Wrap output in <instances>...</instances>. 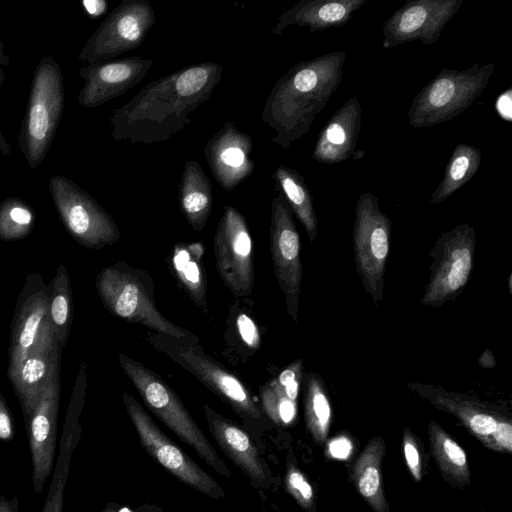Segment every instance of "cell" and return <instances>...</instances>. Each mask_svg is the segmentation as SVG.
<instances>
[{"label":"cell","mask_w":512,"mask_h":512,"mask_svg":"<svg viewBox=\"0 0 512 512\" xmlns=\"http://www.w3.org/2000/svg\"><path fill=\"white\" fill-rule=\"evenodd\" d=\"M511 279H512V275L510 274V276H509V280H508V283H509V284H508V286H509V291H510V293H512V288H511Z\"/></svg>","instance_id":"48"},{"label":"cell","mask_w":512,"mask_h":512,"mask_svg":"<svg viewBox=\"0 0 512 512\" xmlns=\"http://www.w3.org/2000/svg\"><path fill=\"white\" fill-rule=\"evenodd\" d=\"M139 512H163L162 508L157 504L144 505L139 508Z\"/></svg>","instance_id":"46"},{"label":"cell","mask_w":512,"mask_h":512,"mask_svg":"<svg viewBox=\"0 0 512 512\" xmlns=\"http://www.w3.org/2000/svg\"><path fill=\"white\" fill-rule=\"evenodd\" d=\"M120 365L146 406L184 443L217 473L230 477L231 472L173 389L141 363L119 354Z\"/></svg>","instance_id":"5"},{"label":"cell","mask_w":512,"mask_h":512,"mask_svg":"<svg viewBox=\"0 0 512 512\" xmlns=\"http://www.w3.org/2000/svg\"><path fill=\"white\" fill-rule=\"evenodd\" d=\"M122 398L140 443L155 461L191 488L215 499L224 498L225 493L214 478L167 437L132 396L124 393Z\"/></svg>","instance_id":"12"},{"label":"cell","mask_w":512,"mask_h":512,"mask_svg":"<svg viewBox=\"0 0 512 512\" xmlns=\"http://www.w3.org/2000/svg\"><path fill=\"white\" fill-rule=\"evenodd\" d=\"M481 150L467 143H459L453 149L445 166L443 177L432 193L429 202L439 204L469 182L480 168Z\"/></svg>","instance_id":"32"},{"label":"cell","mask_w":512,"mask_h":512,"mask_svg":"<svg viewBox=\"0 0 512 512\" xmlns=\"http://www.w3.org/2000/svg\"><path fill=\"white\" fill-rule=\"evenodd\" d=\"M270 249L287 312L297 322L303 276L300 237L288 205L280 194L271 202Z\"/></svg>","instance_id":"14"},{"label":"cell","mask_w":512,"mask_h":512,"mask_svg":"<svg viewBox=\"0 0 512 512\" xmlns=\"http://www.w3.org/2000/svg\"><path fill=\"white\" fill-rule=\"evenodd\" d=\"M204 247L199 242L177 243L172 254L173 271L194 303L207 308V281L203 263Z\"/></svg>","instance_id":"31"},{"label":"cell","mask_w":512,"mask_h":512,"mask_svg":"<svg viewBox=\"0 0 512 512\" xmlns=\"http://www.w3.org/2000/svg\"><path fill=\"white\" fill-rule=\"evenodd\" d=\"M210 433L227 457L237 465L256 486L267 487L269 477L256 447L249 436L235 423L204 406Z\"/></svg>","instance_id":"25"},{"label":"cell","mask_w":512,"mask_h":512,"mask_svg":"<svg viewBox=\"0 0 512 512\" xmlns=\"http://www.w3.org/2000/svg\"><path fill=\"white\" fill-rule=\"evenodd\" d=\"M345 51H332L291 66L267 95L262 120L275 130L272 141L289 149L307 134L343 77Z\"/></svg>","instance_id":"2"},{"label":"cell","mask_w":512,"mask_h":512,"mask_svg":"<svg viewBox=\"0 0 512 512\" xmlns=\"http://www.w3.org/2000/svg\"><path fill=\"white\" fill-rule=\"evenodd\" d=\"M366 2L367 0H300L278 16L270 33L283 35V30L292 25L308 27L310 33L340 27Z\"/></svg>","instance_id":"24"},{"label":"cell","mask_w":512,"mask_h":512,"mask_svg":"<svg viewBox=\"0 0 512 512\" xmlns=\"http://www.w3.org/2000/svg\"><path fill=\"white\" fill-rule=\"evenodd\" d=\"M61 356L62 352L46 315L33 346L11 382L24 420L36 406L45 386L60 370Z\"/></svg>","instance_id":"19"},{"label":"cell","mask_w":512,"mask_h":512,"mask_svg":"<svg viewBox=\"0 0 512 512\" xmlns=\"http://www.w3.org/2000/svg\"><path fill=\"white\" fill-rule=\"evenodd\" d=\"M15 436V427L11 411L0 394V440L11 441Z\"/></svg>","instance_id":"39"},{"label":"cell","mask_w":512,"mask_h":512,"mask_svg":"<svg viewBox=\"0 0 512 512\" xmlns=\"http://www.w3.org/2000/svg\"><path fill=\"white\" fill-rule=\"evenodd\" d=\"M180 209L195 231H201L213 206L211 182L198 161L188 159L178 186Z\"/></svg>","instance_id":"28"},{"label":"cell","mask_w":512,"mask_h":512,"mask_svg":"<svg viewBox=\"0 0 512 512\" xmlns=\"http://www.w3.org/2000/svg\"><path fill=\"white\" fill-rule=\"evenodd\" d=\"M253 141L233 121L225 122L207 141L204 156L217 183L227 192L248 179L255 169Z\"/></svg>","instance_id":"20"},{"label":"cell","mask_w":512,"mask_h":512,"mask_svg":"<svg viewBox=\"0 0 512 512\" xmlns=\"http://www.w3.org/2000/svg\"><path fill=\"white\" fill-rule=\"evenodd\" d=\"M102 512H118L114 503L108 504Z\"/></svg>","instance_id":"47"},{"label":"cell","mask_w":512,"mask_h":512,"mask_svg":"<svg viewBox=\"0 0 512 512\" xmlns=\"http://www.w3.org/2000/svg\"><path fill=\"white\" fill-rule=\"evenodd\" d=\"M0 512H20L18 497L0 496Z\"/></svg>","instance_id":"43"},{"label":"cell","mask_w":512,"mask_h":512,"mask_svg":"<svg viewBox=\"0 0 512 512\" xmlns=\"http://www.w3.org/2000/svg\"><path fill=\"white\" fill-rule=\"evenodd\" d=\"M149 277L124 262L103 268L95 285L105 308L130 323H138L162 334L187 338L189 333L174 325L157 309Z\"/></svg>","instance_id":"6"},{"label":"cell","mask_w":512,"mask_h":512,"mask_svg":"<svg viewBox=\"0 0 512 512\" xmlns=\"http://www.w3.org/2000/svg\"><path fill=\"white\" fill-rule=\"evenodd\" d=\"M47 310V285L39 273H29L18 295L11 321L7 369L10 382L33 346Z\"/></svg>","instance_id":"17"},{"label":"cell","mask_w":512,"mask_h":512,"mask_svg":"<svg viewBox=\"0 0 512 512\" xmlns=\"http://www.w3.org/2000/svg\"><path fill=\"white\" fill-rule=\"evenodd\" d=\"M391 228L392 222L381 210L379 198L372 192L362 193L355 207L353 250L361 283L376 307L383 301Z\"/></svg>","instance_id":"7"},{"label":"cell","mask_w":512,"mask_h":512,"mask_svg":"<svg viewBox=\"0 0 512 512\" xmlns=\"http://www.w3.org/2000/svg\"><path fill=\"white\" fill-rule=\"evenodd\" d=\"M408 386L437 409L455 416L486 448L511 453L512 422L496 406L443 388L420 383Z\"/></svg>","instance_id":"11"},{"label":"cell","mask_w":512,"mask_h":512,"mask_svg":"<svg viewBox=\"0 0 512 512\" xmlns=\"http://www.w3.org/2000/svg\"><path fill=\"white\" fill-rule=\"evenodd\" d=\"M271 179L292 212L301 222L313 242L318 233V220L313 204V197L304 178L294 169L279 165Z\"/></svg>","instance_id":"30"},{"label":"cell","mask_w":512,"mask_h":512,"mask_svg":"<svg viewBox=\"0 0 512 512\" xmlns=\"http://www.w3.org/2000/svg\"><path fill=\"white\" fill-rule=\"evenodd\" d=\"M476 246L475 230L460 224L442 233L430 251V275L421 303L441 307L454 300L471 276Z\"/></svg>","instance_id":"9"},{"label":"cell","mask_w":512,"mask_h":512,"mask_svg":"<svg viewBox=\"0 0 512 512\" xmlns=\"http://www.w3.org/2000/svg\"><path fill=\"white\" fill-rule=\"evenodd\" d=\"M350 443L346 439H335L331 442L330 451L334 457L345 458L350 452Z\"/></svg>","instance_id":"42"},{"label":"cell","mask_w":512,"mask_h":512,"mask_svg":"<svg viewBox=\"0 0 512 512\" xmlns=\"http://www.w3.org/2000/svg\"><path fill=\"white\" fill-rule=\"evenodd\" d=\"M362 124V107L356 96L344 102L327 120L318 134L312 158L333 165L355 154Z\"/></svg>","instance_id":"22"},{"label":"cell","mask_w":512,"mask_h":512,"mask_svg":"<svg viewBox=\"0 0 512 512\" xmlns=\"http://www.w3.org/2000/svg\"><path fill=\"white\" fill-rule=\"evenodd\" d=\"M64 81L58 63L44 56L36 66L28 105L18 137L19 147L30 169L46 157L61 119Z\"/></svg>","instance_id":"4"},{"label":"cell","mask_w":512,"mask_h":512,"mask_svg":"<svg viewBox=\"0 0 512 512\" xmlns=\"http://www.w3.org/2000/svg\"><path fill=\"white\" fill-rule=\"evenodd\" d=\"M402 446L407 467L415 481L422 480L423 461L417 437L409 428L403 430Z\"/></svg>","instance_id":"37"},{"label":"cell","mask_w":512,"mask_h":512,"mask_svg":"<svg viewBox=\"0 0 512 512\" xmlns=\"http://www.w3.org/2000/svg\"><path fill=\"white\" fill-rule=\"evenodd\" d=\"M48 187L64 227L78 244L100 249L119 240V228L110 214L76 183L56 175Z\"/></svg>","instance_id":"8"},{"label":"cell","mask_w":512,"mask_h":512,"mask_svg":"<svg viewBox=\"0 0 512 512\" xmlns=\"http://www.w3.org/2000/svg\"><path fill=\"white\" fill-rule=\"evenodd\" d=\"M304 410L307 430L316 443H324L330 428L332 410L325 386L315 373H309L306 378Z\"/></svg>","instance_id":"34"},{"label":"cell","mask_w":512,"mask_h":512,"mask_svg":"<svg viewBox=\"0 0 512 512\" xmlns=\"http://www.w3.org/2000/svg\"><path fill=\"white\" fill-rule=\"evenodd\" d=\"M5 64V55L3 53V45L0 41V88L4 80L3 65Z\"/></svg>","instance_id":"45"},{"label":"cell","mask_w":512,"mask_h":512,"mask_svg":"<svg viewBox=\"0 0 512 512\" xmlns=\"http://www.w3.org/2000/svg\"><path fill=\"white\" fill-rule=\"evenodd\" d=\"M47 317L53 328L61 352L66 348L73 319V299L66 265L61 263L47 285Z\"/></svg>","instance_id":"33"},{"label":"cell","mask_w":512,"mask_h":512,"mask_svg":"<svg viewBox=\"0 0 512 512\" xmlns=\"http://www.w3.org/2000/svg\"><path fill=\"white\" fill-rule=\"evenodd\" d=\"M182 365L225 400L242 417L259 418L261 411L245 385L214 360L192 349L180 350Z\"/></svg>","instance_id":"23"},{"label":"cell","mask_w":512,"mask_h":512,"mask_svg":"<svg viewBox=\"0 0 512 512\" xmlns=\"http://www.w3.org/2000/svg\"><path fill=\"white\" fill-rule=\"evenodd\" d=\"M497 114L505 121L512 122V88L502 92L495 101Z\"/></svg>","instance_id":"40"},{"label":"cell","mask_w":512,"mask_h":512,"mask_svg":"<svg viewBox=\"0 0 512 512\" xmlns=\"http://www.w3.org/2000/svg\"><path fill=\"white\" fill-rule=\"evenodd\" d=\"M428 439L432 456L445 481L455 488L466 487L471 473L463 448L435 420L429 421Z\"/></svg>","instance_id":"29"},{"label":"cell","mask_w":512,"mask_h":512,"mask_svg":"<svg viewBox=\"0 0 512 512\" xmlns=\"http://www.w3.org/2000/svg\"><path fill=\"white\" fill-rule=\"evenodd\" d=\"M220 63L202 62L151 81L109 117L115 141L157 144L191 123L189 114L212 96Z\"/></svg>","instance_id":"1"},{"label":"cell","mask_w":512,"mask_h":512,"mask_svg":"<svg viewBox=\"0 0 512 512\" xmlns=\"http://www.w3.org/2000/svg\"><path fill=\"white\" fill-rule=\"evenodd\" d=\"M464 0H407L383 24L382 47L414 40L431 46L456 15Z\"/></svg>","instance_id":"15"},{"label":"cell","mask_w":512,"mask_h":512,"mask_svg":"<svg viewBox=\"0 0 512 512\" xmlns=\"http://www.w3.org/2000/svg\"><path fill=\"white\" fill-rule=\"evenodd\" d=\"M84 10L91 18L102 16L107 10V2L104 0H84L82 2Z\"/></svg>","instance_id":"41"},{"label":"cell","mask_w":512,"mask_h":512,"mask_svg":"<svg viewBox=\"0 0 512 512\" xmlns=\"http://www.w3.org/2000/svg\"><path fill=\"white\" fill-rule=\"evenodd\" d=\"M385 449L381 436L371 438L350 470L351 483L373 512H390L382 478Z\"/></svg>","instance_id":"26"},{"label":"cell","mask_w":512,"mask_h":512,"mask_svg":"<svg viewBox=\"0 0 512 512\" xmlns=\"http://www.w3.org/2000/svg\"><path fill=\"white\" fill-rule=\"evenodd\" d=\"M302 372L303 362L297 359L261 387L262 408L274 423L288 426L295 420Z\"/></svg>","instance_id":"27"},{"label":"cell","mask_w":512,"mask_h":512,"mask_svg":"<svg viewBox=\"0 0 512 512\" xmlns=\"http://www.w3.org/2000/svg\"><path fill=\"white\" fill-rule=\"evenodd\" d=\"M60 390L58 370L24 420L31 454L32 486L37 493L43 491L55 462Z\"/></svg>","instance_id":"16"},{"label":"cell","mask_w":512,"mask_h":512,"mask_svg":"<svg viewBox=\"0 0 512 512\" xmlns=\"http://www.w3.org/2000/svg\"><path fill=\"white\" fill-rule=\"evenodd\" d=\"M34 225L35 212L26 201L9 197L0 203V240H22L32 232Z\"/></svg>","instance_id":"35"},{"label":"cell","mask_w":512,"mask_h":512,"mask_svg":"<svg viewBox=\"0 0 512 512\" xmlns=\"http://www.w3.org/2000/svg\"><path fill=\"white\" fill-rule=\"evenodd\" d=\"M156 22L147 0H122L92 33L78 55L88 64L113 60L138 48Z\"/></svg>","instance_id":"10"},{"label":"cell","mask_w":512,"mask_h":512,"mask_svg":"<svg viewBox=\"0 0 512 512\" xmlns=\"http://www.w3.org/2000/svg\"><path fill=\"white\" fill-rule=\"evenodd\" d=\"M237 329L245 344L250 348H258L260 345V334L255 322L246 314L237 317Z\"/></svg>","instance_id":"38"},{"label":"cell","mask_w":512,"mask_h":512,"mask_svg":"<svg viewBox=\"0 0 512 512\" xmlns=\"http://www.w3.org/2000/svg\"><path fill=\"white\" fill-rule=\"evenodd\" d=\"M0 152L3 155H9L11 153L10 145L5 140L1 131H0Z\"/></svg>","instance_id":"44"},{"label":"cell","mask_w":512,"mask_h":512,"mask_svg":"<svg viewBox=\"0 0 512 512\" xmlns=\"http://www.w3.org/2000/svg\"><path fill=\"white\" fill-rule=\"evenodd\" d=\"M277 512H281V511H277Z\"/></svg>","instance_id":"49"},{"label":"cell","mask_w":512,"mask_h":512,"mask_svg":"<svg viewBox=\"0 0 512 512\" xmlns=\"http://www.w3.org/2000/svg\"><path fill=\"white\" fill-rule=\"evenodd\" d=\"M495 64L474 63L466 70L441 69L413 98L407 112L413 128H431L451 121L481 95Z\"/></svg>","instance_id":"3"},{"label":"cell","mask_w":512,"mask_h":512,"mask_svg":"<svg viewBox=\"0 0 512 512\" xmlns=\"http://www.w3.org/2000/svg\"><path fill=\"white\" fill-rule=\"evenodd\" d=\"M153 65L150 58L130 56L80 68L78 73L85 83L78 94L79 104L94 108L123 95L140 83Z\"/></svg>","instance_id":"18"},{"label":"cell","mask_w":512,"mask_h":512,"mask_svg":"<svg viewBox=\"0 0 512 512\" xmlns=\"http://www.w3.org/2000/svg\"><path fill=\"white\" fill-rule=\"evenodd\" d=\"M85 390L86 366L81 365L67 408L56 465L41 512H63L64 492L70 471V464L73 453L82 435V427L79 420L84 404Z\"/></svg>","instance_id":"21"},{"label":"cell","mask_w":512,"mask_h":512,"mask_svg":"<svg viewBox=\"0 0 512 512\" xmlns=\"http://www.w3.org/2000/svg\"><path fill=\"white\" fill-rule=\"evenodd\" d=\"M284 481L286 489L296 502L304 510L314 512V490L302 471L292 462L287 464Z\"/></svg>","instance_id":"36"},{"label":"cell","mask_w":512,"mask_h":512,"mask_svg":"<svg viewBox=\"0 0 512 512\" xmlns=\"http://www.w3.org/2000/svg\"><path fill=\"white\" fill-rule=\"evenodd\" d=\"M217 271L236 296L252 292L254 284L253 242L245 217L225 205L214 234Z\"/></svg>","instance_id":"13"}]
</instances>
